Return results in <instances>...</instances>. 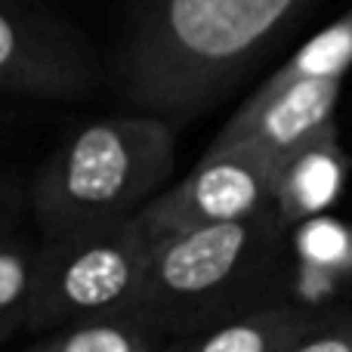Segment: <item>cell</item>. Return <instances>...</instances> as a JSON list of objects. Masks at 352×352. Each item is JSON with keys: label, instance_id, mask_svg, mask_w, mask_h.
<instances>
[{"label": "cell", "instance_id": "cell-7", "mask_svg": "<svg viewBox=\"0 0 352 352\" xmlns=\"http://www.w3.org/2000/svg\"><path fill=\"white\" fill-rule=\"evenodd\" d=\"M343 80H294L260 84L250 99L219 127L207 148L256 146L281 161L300 146L337 130V102Z\"/></svg>", "mask_w": 352, "mask_h": 352}, {"label": "cell", "instance_id": "cell-12", "mask_svg": "<svg viewBox=\"0 0 352 352\" xmlns=\"http://www.w3.org/2000/svg\"><path fill=\"white\" fill-rule=\"evenodd\" d=\"M37 248L19 238L0 235V346L25 331L34 287Z\"/></svg>", "mask_w": 352, "mask_h": 352}, {"label": "cell", "instance_id": "cell-6", "mask_svg": "<svg viewBox=\"0 0 352 352\" xmlns=\"http://www.w3.org/2000/svg\"><path fill=\"white\" fill-rule=\"evenodd\" d=\"M272 155L256 146L207 148L179 182H167L136 219L152 238L248 219L272 207Z\"/></svg>", "mask_w": 352, "mask_h": 352}, {"label": "cell", "instance_id": "cell-10", "mask_svg": "<svg viewBox=\"0 0 352 352\" xmlns=\"http://www.w3.org/2000/svg\"><path fill=\"white\" fill-rule=\"evenodd\" d=\"M164 343V331L136 309L62 324L41 334L25 352H161Z\"/></svg>", "mask_w": 352, "mask_h": 352}, {"label": "cell", "instance_id": "cell-13", "mask_svg": "<svg viewBox=\"0 0 352 352\" xmlns=\"http://www.w3.org/2000/svg\"><path fill=\"white\" fill-rule=\"evenodd\" d=\"M285 352H352V303L318 312Z\"/></svg>", "mask_w": 352, "mask_h": 352}, {"label": "cell", "instance_id": "cell-5", "mask_svg": "<svg viewBox=\"0 0 352 352\" xmlns=\"http://www.w3.org/2000/svg\"><path fill=\"white\" fill-rule=\"evenodd\" d=\"M96 80V56L65 19L41 0H0V93L72 102Z\"/></svg>", "mask_w": 352, "mask_h": 352}, {"label": "cell", "instance_id": "cell-4", "mask_svg": "<svg viewBox=\"0 0 352 352\" xmlns=\"http://www.w3.org/2000/svg\"><path fill=\"white\" fill-rule=\"evenodd\" d=\"M152 235L140 219L109 229L41 238L25 334L84 318L136 312L146 294Z\"/></svg>", "mask_w": 352, "mask_h": 352}, {"label": "cell", "instance_id": "cell-11", "mask_svg": "<svg viewBox=\"0 0 352 352\" xmlns=\"http://www.w3.org/2000/svg\"><path fill=\"white\" fill-rule=\"evenodd\" d=\"M352 68V10L337 22L312 34L278 72L263 84H294V80H343Z\"/></svg>", "mask_w": 352, "mask_h": 352}, {"label": "cell", "instance_id": "cell-2", "mask_svg": "<svg viewBox=\"0 0 352 352\" xmlns=\"http://www.w3.org/2000/svg\"><path fill=\"white\" fill-rule=\"evenodd\" d=\"M176 124L152 111L87 121L43 158L31 179L41 238L109 229L136 219L170 182Z\"/></svg>", "mask_w": 352, "mask_h": 352}, {"label": "cell", "instance_id": "cell-1", "mask_svg": "<svg viewBox=\"0 0 352 352\" xmlns=\"http://www.w3.org/2000/svg\"><path fill=\"white\" fill-rule=\"evenodd\" d=\"M316 0H133L118 84L136 111L170 124L219 102Z\"/></svg>", "mask_w": 352, "mask_h": 352}, {"label": "cell", "instance_id": "cell-8", "mask_svg": "<svg viewBox=\"0 0 352 352\" xmlns=\"http://www.w3.org/2000/svg\"><path fill=\"white\" fill-rule=\"evenodd\" d=\"M349 170L352 158L337 140V130L285 155L275 164L272 186V207L281 226L294 229L303 219L328 213L340 198Z\"/></svg>", "mask_w": 352, "mask_h": 352}, {"label": "cell", "instance_id": "cell-9", "mask_svg": "<svg viewBox=\"0 0 352 352\" xmlns=\"http://www.w3.org/2000/svg\"><path fill=\"white\" fill-rule=\"evenodd\" d=\"M312 318V312L281 300L195 334L167 337L161 352H285Z\"/></svg>", "mask_w": 352, "mask_h": 352}, {"label": "cell", "instance_id": "cell-3", "mask_svg": "<svg viewBox=\"0 0 352 352\" xmlns=\"http://www.w3.org/2000/svg\"><path fill=\"white\" fill-rule=\"evenodd\" d=\"M287 229L275 207L235 223L152 238L140 312L167 337L195 334L285 300Z\"/></svg>", "mask_w": 352, "mask_h": 352}]
</instances>
